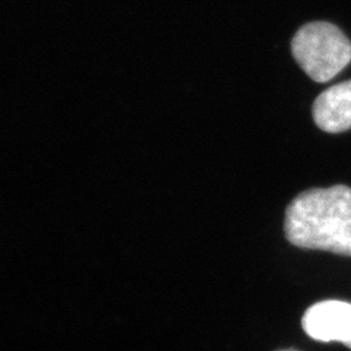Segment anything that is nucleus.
<instances>
[{"label":"nucleus","instance_id":"f03ea898","mask_svg":"<svg viewBox=\"0 0 351 351\" xmlns=\"http://www.w3.org/2000/svg\"><path fill=\"white\" fill-rule=\"evenodd\" d=\"M291 53L306 75L323 84L350 64L351 42L337 26L315 21L295 33Z\"/></svg>","mask_w":351,"mask_h":351},{"label":"nucleus","instance_id":"7ed1b4c3","mask_svg":"<svg viewBox=\"0 0 351 351\" xmlns=\"http://www.w3.org/2000/svg\"><path fill=\"white\" fill-rule=\"evenodd\" d=\"M304 332L316 341L341 342L351 349V304L326 301L311 306L302 319Z\"/></svg>","mask_w":351,"mask_h":351},{"label":"nucleus","instance_id":"f257e3e1","mask_svg":"<svg viewBox=\"0 0 351 351\" xmlns=\"http://www.w3.org/2000/svg\"><path fill=\"white\" fill-rule=\"evenodd\" d=\"M284 229L297 247L351 256V188L303 191L290 202Z\"/></svg>","mask_w":351,"mask_h":351},{"label":"nucleus","instance_id":"20e7f679","mask_svg":"<svg viewBox=\"0 0 351 351\" xmlns=\"http://www.w3.org/2000/svg\"><path fill=\"white\" fill-rule=\"evenodd\" d=\"M316 125L326 133L351 129V80L324 90L314 101Z\"/></svg>","mask_w":351,"mask_h":351}]
</instances>
